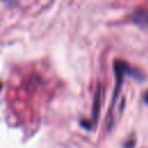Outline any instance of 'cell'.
Returning a JSON list of instances; mask_svg holds the SVG:
<instances>
[{"instance_id":"6da1fadb","label":"cell","mask_w":148,"mask_h":148,"mask_svg":"<svg viewBox=\"0 0 148 148\" xmlns=\"http://www.w3.org/2000/svg\"><path fill=\"white\" fill-rule=\"evenodd\" d=\"M133 20H134L135 23H138L141 27H148V12L135 14Z\"/></svg>"},{"instance_id":"7a4b0ae2","label":"cell","mask_w":148,"mask_h":148,"mask_svg":"<svg viewBox=\"0 0 148 148\" xmlns=\"http://www.w3.org/2000/svg\"><path fill=\"white\" fill-rule=\"evenodd\" d=\"M143 99H145V102L148 104V91L145 92V95H143Z\"/></svg>"}]
</instances>
